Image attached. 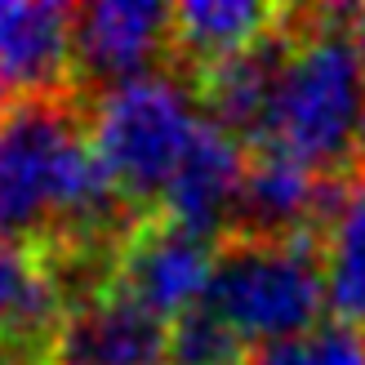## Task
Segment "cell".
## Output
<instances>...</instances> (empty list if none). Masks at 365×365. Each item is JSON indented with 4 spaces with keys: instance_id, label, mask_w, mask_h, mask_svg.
<instances>
[{
    "instance_id": "obj_1",
    "label": "cell",
    "mask_w": 365,
    "mask_h": 365,
    "mask_svg": "<svg viewBox=\"0 0 365 365\" xmlns=\"http://www.w3.org/2000/svg\"><path fill=\"white\" fill-rule=\"evenodd\" d=\"M116 196L71 94L0 107V241L41 250L63 232L94 227Z\"/></svg>"
},
{
    "instance_id": "obj_2",
    "label": "cell",
    "mask_w": 365,
    "mask_h": 365,
    "mask_svg": "<svg viewBox=\"0 0 365 365\" xmlns=\"http://www.w3.org/2000/svg\"><path fill=\"white\" fill-rule=\"evenodd\" d=\"M361 112L365 58L343 27V5L299 14V36L281 71L263 143H277L321 174H348Z\"/></svg>"
},
{
    "instance_id": "obj_3",
    "label": "cell",
    "mask_w": 365,
    "mask_h": 365,
    "mask_svg": "<svg viewBox=\"0 0 365 365\" xmlns=\"http://www.w3.org/2000/svg\"><path fill=\"white\" fill-rule=\"evenodd\" d=\"M205 307L245 343L299 339L321 325L325 277L317 236H223Z\"/></svg>"
},
{
    "instance_id": "obj_4",
    "label": "cell",
    "mask_w": 365,
    "mask_h": 365,
    "mask_svg": "<svg viewBox=\"0 0 365 365\" xmlns=\"http://www.w3.org/2000/svg\"><path fill=\"white\" fill-rule=\"evenodd\" d=\"M196 107L187 89L170 76H134L98 94L94 112V152L116 178V187L143 210L148 200H160L170 174L178 170L182 152L196 134Z\"/></svg>"
},
{
    "instance_id": "obj_5",
    "label": "cell",
    "mask_w": 365,
    "mask_h": 365,
    "mask_svg": "<svg viewBox=\"0 0 365 365\" xmlns=\"http://www.w3.org/2000/svg\"><path fill=\"white\" fill-rule=\"evenodd\" d=\"M210 272H214V245L205 236L156 214V218H143L125 236L107 289H116L130 303H138L143 312L170 325L182 312L205 303Z\"/></svg>"
},
{
    "instance_id": "obj_6",
    "label": "cell",
    "mask_w": 365,
    "mask_h": 365,
    "mask_svg": "<svg viewBox=\"0 0 365 365\" xmlns=\"http://www.w3.org/2000/svg\"><path fill=\"white\" fill-rule=\"evenodd\" d=\"M170 53V5L156 0H94L71 18V71L89 85L112 89L148 76V67Z\"/></svg>"
},
{
    "instance_id": "obj_7",
    "label": "cell",
    "mask_w": 365,
    "mask_h": 365,
    "mask_svg": "<svg viewBox=\"0 0 365 365\" xmlns=\"http://www.w3.org/2000/svg\"><path fill=\"white\" fill-rule=\"evenodd\" d=\"M299 36V14H281V23L267 36H259L250 49L232 53V58L214 63L205 71H196L200 85V103L210 107V125L227 130L232 138L259 148L267 138V120H272V103L281 89V71L289 63Z\"/></svg>"
},
{
    "instance_id": "obj_8",
    "label": "cell",
    "mask_w": 365,
    "mask_h": 365,
    "mask_svg": "<svg viewBox=\"0 0 365 365\" xmlns=\"http://www.w3.org/2000/svg\"><path fill=\"white\" fill-rule=\"evenodd\" d=\"M45 365H170V325L103 289L58 321Z\"/></svg>"
},
{
    "instance_id": "obj_9",
    "label": "cell",
    "mask_w": 365,
    "mask_h": 365,
    "mask_svg": "<svg viewBox=\"0 0 365 365\" xmlns=\"http://www.w3.org/2000/svg\"><path fill=\"white\" fill-rule=\"evenodd\" d=\"M71 5L0 0V107L71 94Z\"/></svg>"
},
{
    "instance_id": "obj_10",
    "label": "cell",
    "mask_w": 365,
    "mask_h": 365,
    "mask_svg": "<svg viewBox=\"0 0 365 365\" xmlns=\"http://www.w3.org/2000/svg\"><path fill=\"white\" fill-rule=\"evenodd\" d=\"M245 156L250 152L241 138L200 120L178 170L170 174L165 192H160V218L205 236V241H214L218 232L227 236L236 192H241V178H245Z\"/></svg>"
},
{
    "instance_id": "obj_11",
    "label": "cell",
    "mask_w": 365,
    "mask_h": 365,
    "mask_svg": "<svg viewBox=\"0 0 365 365\" xmlns=\"http://www.w3.org/2000/svg\"><path fill=\"white\" fill-rule=\"evenodd\" d=\"M63 321V289L41 250L0 241V365H45Z\"/></svg>"
},
{
    "instance_id": "obj_12",
    "label": "cell",
    "mask_w": 365,
    "mask_h": 365,
    "mask_svg": "<svg viewBox=\"0 0 365 365\" xmlns=\"http://www.w3.org/2000/svg\"><path fill=\"white\" fill-rule=\"evenodd\" d=\"M277 5L254 0H187L170 5V58H187L196 71L250 49L259 36L281 23Z\"/></svg>"
},
{
    "instance_id": "obj_13",
    "label": "cell",
    "mask_w": 365,
    "mask_h": 365,
    "mask_svg": "<svg viewBox=\"0 0 365 365\" xmlns=\"http://www.w3.org/2000/svg\"><path fill=\"white\" fill-rule=\"evenodd\" d=\"M321 277L330 317L365 325V178L356 174L321 227Z\"/></svg>"
},
{
    "instance_id": "obj_14",
    "label": "cell",
    "mask_w": 365,
    "mask_h": 365,
    "mask_svg": "<svg viewBox=\"0 0 365 365\" xmlns=\"http://www.w3.org/2000/svg\"><path fill=\"white\" fill-rule=\"evenodd\" d=\"M245 365H365V325L330 317L299 339L250 348Z\"/></svg>"
},
{
    "instance_id": "obj_15",
    "label": "cell",
    "mask_w": 365,
    "mask_h": 365,
    "mask_svg": "<svg viewBox=\"0 0 365 365\" xmlns=\"http://www.w3.org/2000/svg\"><path fill=\"white\" fill-rule=\"evenodd\" d=\"M250 348L205 303L170 321V365H245Z\"/></svg>"
},
{
    "instance_id": "obj_16",
    "label": "cell",
    "mask_w": 365,
    "mask_h": 365,
    "mask_svg": "<svg viewBox=\"0 0 365 365\" xmlns=\"http://www.w3.org/2000/svg\"><path fill=\"white\" fill-rule=\"evenodd\" d=\"M352 174H356V178H365V112H361L356 138H352Z\"/></svg>"
}]
</instances>
